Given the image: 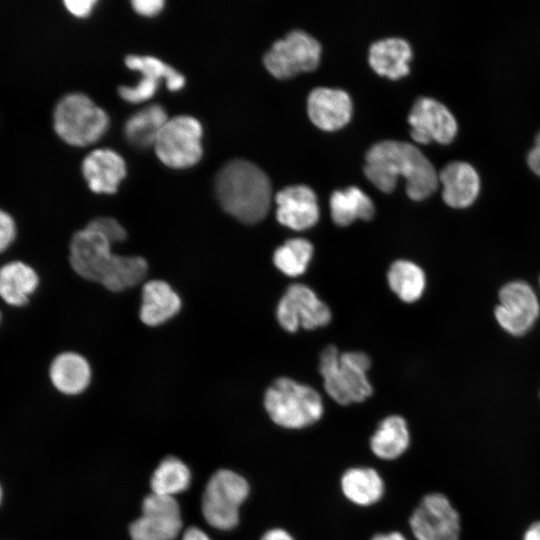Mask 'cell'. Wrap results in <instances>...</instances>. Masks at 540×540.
Returning a JSON list of instances; mask_svg holds the SVG:
<instances>
[{"instance_id": "cell-1", "label": "cell", "mask_w": 540, "mask_h": 540, "mask_svg": "<svg viewBox=\"0 0 540 540\" xmlns=\"http://www.w3.org/2000/svg\"><path fill=\"white\" fill-rule=\"evenodd\" d=\"M112 245L104 234L87 225L71 238L69 262L80 277L120 292L140 283L148 265L141 256L114 254Z\"/></svg>"}, {"instance_id": "cell-2", "label": "cell", "mask_w": 540, "mask_h": 540, "mask_svg": "<svg viewBox=\"0 0 540 540\" xmlns=\"http://www.w3.org/2000/svg\"><path fill=\"white\" fill-rule=\"evenodd\" d=\"M364 172L383 192H391L398 175L406 178V193L413 200L430 196L439 184L431 161L414 144L386 139L374 143L365 154Z\"/></svg>"}, {"instance_id": "cell-3", "label": "cell", "mask_w": 540, "mask_h": 540, "mask_svg": "<svg viewBox=\"0 0 540 540\" xmlns=\"http://www.w3.org/2000/svg\"><path fill=\"white\" fill-rule=\"evenodd\" d=\"M215 190L222 208L241 222H259L269 210L272 194L269 177L248 160L227 162L216 176Z\"/></svg>"}, {"instance_id": "cell-4", "label": "cell", "mask_w": 540, "mask_h": 540, "mask_svg": "<svg viewBox=\"0 0 540 540\" xmlns=\"http://www.w3.org/2000/svg\"><path fill=\"white\" fill-rule=\"evenodd\" d=\"M370 365V358L364 352L340 353L335 346H327L319 361L326 393L340 405L365 401L373 392L367 378Z\"/></svg>"}, {"instance_id": "cell-5", "label": "cell", "mask_w": 540, "mask_h": 540, "mask_svg": "<svg viewBox=\"0 0 540 540\" xmlns=\"http://www.w3.org/2000/svg\"><path fill=\"white\" fill-rule=\"evenodd\" d=\"M264 407L276 425L290 430L315 424L324 412L322 398L314 388L287 377L278 378L269 386Z\"/></svg>"}, {"instance_id": "cell-6", "label": "cell", "mask_w": 540, "mask_h": 540, "mask_svg": "<svg viewBox=\"0 0 540 540\" xmlns=\"http://www.w3.org/2000/svg\"><path fill=\"white\" fill-rule=\"evenodd\" d=\"M57 135L73 146H86L97 141L107 130L106 112L82 93L65 95L53 113Z\"/></svg>"}, {"instance_id": "cell-7", "label": "cell", "mask_w": 540, "mask_h": 540, "mask_svg": "<svg viewBox=\"0 0 540 540\" xmlns=\"http://www.w3.org/2000/svg\"><path fill=\"white\" fill-rule=\"evenodd\" d=\"M250 486L238 473L221 469L206 484L202 496V514L206 522L220 530H230L239 522L240 506L249 496Z\"/></svg>"}, {"instance_id": "cell-8", "label": "cell", "mask_w": 540, "mask_h": 540, "mask_svg": "<svg viewBox=\"0 0 540 540\" xmlns=\"http://www.w3.org/2000/svg\"><path fill=\"white\" fill-rule=\"evenodd\" d=\"M202 133L200 122L192 116L168 118L154 143L157 157L172 168L196 164L203 153Z\"/></svg>"}, {"instance_id": "cell-9", "label": "cell", "mask_w": 540, "mask_h": 540, "mask_svg": "<svg viewBox=\"0 0 540 540\" xmlns=\"http://www.w3.org/2000/svg\"><path fill=\"white\" fill-rule=\"evenodd\" d=\"M319 41L304 30L289 31L276 40L264 54L267 70L277 78H287L300 71L313 70L320 60Z\"/></svg>"}, {"instance_id": "cell-10", "label": "cell", "mask_w": 540, "mask_h": 540, "mask_svg": "<svg viewBox=\"0 0 540 540\" xmlns=\"http://www.w3.org/2000/svg\"><path fill=\"white\" fill-rule=\"evenodd\" d=\"M409 525L416 540L460 539V515L442 493L425 495L413 510Z\"/></svg>"}, {"instance_id": "cell-11", "label": "cell", "mask_w": 540, "mask_h": 540, "mask_svg": "<svg viewBox=\"0 0 540 540\" xmlns=\"http://www.w3.org/2000/svg\"><path fill=\"white\" fill-rule=\"evenodd\" d=\"M182 528L180 507L176 499L151 493L142 502V515L131 523L132 540H174Z\"/></svg>"}, {"instance_id": "cell-12", "label": "cell", "mask_w": 540, "mask_h": 540, "mask_svg": "<svg viewBox=\"0 0 540 540\" xmlns=\"http://www.w3.org/2000/svg\"><path fill=\"white\" fill-rule=\"evenodd\" d=\"M499 303L494 315L507 333L520 336L528 332L540 314V306L534 290L524 281H511L499 291Z\"/></svg>"}, {"instance_id": "cell-13", "label": "cell", "mask_w": 540, "mask_h": 540, "mask_svg": "<svg viewBox=\"0 0 540 540\" xmlns=\"http://www.w3.org/2000/svg\"><path fill=\"white\" fill-rule=\"evenodd\" d=\"M276 316L281 327L289 332H295L300 327L315 329L327 325L331 320L328 306L303 284L289 286L278 303Z\"/></svg>"}, {"instance_id": "cell-14", "label": "cell", "mask_w": 540, "mask_h": 540, "mask_svg": "<svg viewBox=\"0 0 540 540\" xmlns=\"http://www.w3.org/2000/svg\"><path fill=\"white\" fill-rule=\"evenodd\" d=\"M408 122L411 125L412 138L422 144L437 141L450 143L458 129L455 117L450 110L438 100L418 97L409 112Z\"/></svg>"}, {"instance_id": "cell-15", "label": "cell", "mask_w": 540, "mask_h": 540, "mask_svg": "<svg viewBox=\"0 0 540 540\" xmlns=\"http://www.w3.org/2000/svg\"><path fill=\"white\" fill-rule=\"evenodd\" d=\"M125 63L130 69L142 74L136 85L119 88V95L127 102L139 103L151 98L156 93L161 78H165L167 88L172 91L184 86V76L156 57L129 55Z\"/></svg>"}, {"instance_id": "cell-16", "label": "cell", "mask_w": 540, "mask_h": 540, "mask_svg": "<svg viewBox=\"0 0 540 540\" xmlns=\"http://www.w3.org/2000/svg\"><path fill=\"white\" fill-rule=\"evenodd\" d=\"M278 221L293 230H305L316 224L319 206L315 192L305 184L286 186L275 196Z\"/></svg>"}, {"instance_id": "cell-17", "label": "cell", "mask_w": 540, "mask_h": 540, "mask_svg": "<svg viewBox=\"0 0 540 540\" xmlns=\"http://www.w3.org/2000/svg\"><path fill=\"white\" fill-rule=\"evenodd\" d=\"M307 111L316 126L324 130H335L349 121L352 101L343 89L315 87L308 94Z\"/></svg>"}, {"instance_id": "cell-18", "label": "cell", "mask_w": 540, "mask_h": 540, "mask_svg": "<svg viewBox=\"0 0 540 540\" xmlns=\"http://www.w3.org/2000/svg\"><path fill=\"white\" fill-rule=\"evenodd\" d=\"M442 198L453 208H466L478 197L480 178L475 168L464 161L447 163L438 173Z\"/></svg>"}, {"instance_id": "cell-19", "label": "cell", "mask_w": 540, "mask_h": 540, "mask_svg": "<svg viewBox=\"0 0 540 540\" xmlns=\"http://www.w3.org/2000/svg\"><path fill=\"white\" fill-rule=\"evenodd\" d=\"M83 175L89 188L96 193L116 192L126 175L124 159L111 149H96L82 163Z\"/></svg>"}, {"instance_id": "cell-20", "label": "cell", "mask_w": 540, "mask_h": 540, "mask_svg": "<svg viewBox=\"0 0 540 540\" xmlns=\"http://www.w3.org/2000/svg\"><path fill=\"white\" fill-rule=\"evenodd\" d=\"M40 283L37 271L22 260H12L0 266V298L11 307L28 304Z\"/></svg>"}, {"instance_id": "cell-21", "label": "cell", "mask_w": 540, "mask_h": 540, "mask_svg": "<svg viewBox=\"0 0 540 540\" xmlns=\"http://www.w3.org/2000/svg\"><path fill=\"white\" fill-rule=\"evenodd\" d=\"M181 308V300L171 286L161 280L144 284L140 318L149 326H157L171 319Z\"/></svg>"}, {"instance_id": "cell-22", "label": "cell", "mask_w": 540, "mask_h": 540, "mask_svg": "<svg viewBox=\"0 0 540 540\" xmlns=\"http://www.w3.org/2000/svg\"><path fill=\"white\" fill-rule=\"evenodd\" d=\"M49 378L59 392L76 395L89 385L91 369L87 360L80 354L63 352L52 360Z\"/></svg>"}, {"instance_id": "cell-23", "label": "cell", "mask_w": 540, "mask_h": 540, "mask_svg": "<svg viewBox=\"0 0 540 540\" xmlns=\"http://www.w3.org/2000/svg\"><path fill=\"white\" fill-rule=\"evenodd\" d=\"M344 497L361 507L378 503L384 495L385 484L377 470L371 467H352L341 476Z\"/></svg>"}, {"instance_id": "cell-24", "label": "cell", "mask_w": 540, "mask_h": 540, "mask_svg": "<svg viewBox=\"0 0 540 540\" xmlns=\"http://www.w3.org/2000/svg\"><path fill=\"white\" fill-rule=\"evenodd\" d=\"M411 56L412 50L407 40L389 37L371 44L368 60L377 73L396 79L409 72Z\"/></svg>"}, {"instance_id": "cell-25", "label": "cell", "mask_w": 540, "mask_h": 540, "mask_svg": "<svg viewBox=\"0 0 540 540\" xmlns=\"http://www.w3.org/2000/svg\"><path fill=\"white\" fill-rule=\"evenodd\" d=\"M372 453L382 460H395L402 456L410 445L407 422L399 415L384 418L369 441Z\"/></svg>"}, {"instance_id": "cell-26", "label": "cell", "mask_w": 540, "mask_h": 540, "mask_svg": "<svg viewBox=\"0 0 540 540\" xmlns=\"http://www.w3.org/2000/svg\"><path fill=\"white\" fill-rule=\"evenodd\" d=\"M329 203L332 220L340 226L370 220L375 211L373 200L357 186L333 191Z\"/></svg>"}, {"instance_id": "cell-27", "label": "cell", "mask_w": 540, "mask_h": 540, "mask_svg": "<svg viewBox=\"0 0 540 540\" xmlns=\"http://www.w3.org/2000/svg\"><path fill=\"white\" fill-rule=\"evenodd\" d=\"M167 120V113L161 105L146 106L127 119L124 126L125 136L136 147L154 145Z\"/></svg>"}, {"instance_id": "cell-28", "label": "cell", "mask_w": 540, "mask_h": 540, "mask_svg": "<svg viewBox=\"0 0 540 540\" xmlns=\"http://www.w3.org/2000/svg\"><path fill=\"white\" fill-rule=\"evenodd\" d=\"M387 278L392 291L407 303L418 300L425 289V274L411 261H395L388 270Z\"/></svg>"}, {"instance_id": "cell-29", "label": "cell", "mask_w": 540, "mask_h": 540, "mask_svg": "<svg viewBox=\"0 0 540 540\" xmlns=\"http://www.w3.org/2000/svg\"><path fill=\"white\" fill-rule=\"evenodd\" d=\"M191 481L189 468L180 459L169 456L155 469L150 485L152 493L172 496L188 489Z\"/></svg>"}, {"instance_id": "cell-30", "label": "cell", "mask_w": 540, "mask_h": 540, "mask_svg": "<svg viewBox=\"0 0 540 540\" xmlns=\"http://www.w3.org/2000/svg\"><path fill=\"white\" fill-rule=\"evenodd\" d=\"M312 243L304 238H293L279 246L273 255L275 266L284 274L296 277L305 272L313 256Z\"/></svg>"}, {"instance_id": "cell-31", "label": "cell", "mask_w": 540, "mask_h": 540, "mask_svg": "<svg viewBox=\"0 0 540 540\" xmlns=\"http://www.w3.org/2000/svg\"><path fill=\"white\" fill-rule=\"evenodd\" d=\"M88 226L104 234L113 244L126 239V231L121 224L111 217H97Z\"/></svg>"}, {"instance_id": "cell-32", "label": "cell", "mask_w": 540, "mask_h": 540, "mask_svg": "<svg viewBox=\"0 0 540 540\" xmlns=\"http://www.w3.org/2000/svg\"><path fill=\"white\" fill-rule=\"evenodd\" d=\"M17 236V225L7 211L0 208V254L7 251Z\"/></svg>"}, {"instance_id": "cell-33", "label": "cell", "mask_w": 540, "mask_h": 540, "mask_svg": "<svg viewBox=\"0 0 540 540\" xmlns=\"http://www.w3.org/2000/svg\"><path fill=\"white\" fill-rule=\"evenodd\" d=\"M131 4L137 13L144 16H154L158 14L164 6L162 0H134Z\"/></svg>"}, {"instance_id": "cell-34", "label": "cell", "mask_w": 540, "mask_h": 540, "mask_svg": "<svg viewBox=\"0 0 540 540\" xmlns=\"http://www.w3.org/2000/svg\"><path fill=\"white\" fill-rule=\"evenodd\" d=\"M96 1L95 0H66L64 4L67 10L77 17H86L88 16Z\"/></svg>"}, {"instance_id": "cell-35", "label": "cell", "mask_w": 540, "mask_h": 540, "mask_svg": "<svg viewBox=\"0 0 540 540\" xmlns=\"http://www.w3.org/2000/svg\"><path fill=\"white\" fill-rule=\"evenodd\" d=\"M261 540H295L294 537L283 528H272L267 530Z\"/></svg>"}, {"instance_id": "cell-36", "label": "cell", "mask_w": 540, "mask_h": 540, "mask_svg": "<svg viewBox=\"0 0 540 540\" xmlns=\"http://www.w3.org/2000/svg\"><path fill=\"white\" fill-rule=\"evenodd\" d=\"M529 168L538 176H540V147L535 146L527 156Z\"/></svg>"}, {"instance_id": "cell-37", "label": "cell", "mask_w": 540, "mask_h": 540, "mask_svg": "<svg viewBox=\"0 0 540 540\" xmlns=\"http://www.w3.org/2000/svg\"><path fill=\"white\" fill-rule=\"evenodd\" d=\"M182 540H211L208 535L198 527H189L182 536Z\"/></svg>"}, {"instance_id": "cell-38", "label": "cell", "mask_w": 540, "mask_h": 540, "mask_svg": "<svg viewBox=\"0 0 540 540\" xmlns=\"http://www.w3.org/2000/svg\"><path fill=\"white\" fill-rule=\"evenodd\" d=\"M523 540H540V521L532 523L524 532Z\"/></svg>"}, {"instance_id": "cell-39", "label": "cell", "mask_w": 540, "mask_h": 540, "mask_svg": "<svg viewBox=\"0 0 540 540\" xmlns=\"http://www.w3.org/2000/svg\"><path fill=\"white\" fill-rule=\"evenodd\" d=\"M370 540H408L402 533L391 531L387 533H378L371 537Z\"/></svg>"}, {"instance_id": "cell-40", "label": "cell", "mask_w": 540, "mask_h": 540, "mask_svg": "<svg viewBox=\"0 0 540 540\" xmlns=\"http://www.w3.org/2000/svg\"><path fill=\"white\" fill-rule=\"evenodd\" d=\"M535 146L540 147V132L537 134L535 139Z\"/></svg>"}, {"instance_id": "cell-41", "label": "cell", "mask_w": 540, "mask_h": 540, "mask_svg": "<svg viewBox=\"0 0 540 540\" xmlns=\"http://www.w3.org/2000/svg\"><path fill=\"white\" fill-rule=\"evenodd\" d=\"M1 499H2V489H1V486H0V503H1Z\"/></svg>"}, {"instance_id": "cell-42", "label": "cell", "mask_w": 540, "mask_h": 540, "mask_svg": "<svg viewBox=\"0 0 540 540\" xmlns=\"http://www.w3.org/2000/svg\"><path fill=\"white\" fill-rule=\"evenodd\" d=\"M1 321H2V313H1V310H0V324H1Z\"/></svg>"}]
</instances>
